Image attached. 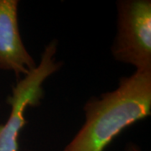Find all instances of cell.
Here are the masks:
<instances>
[{"label": "cell", "mask_w": 151, "mask_h": 151, "mask_svg": "<svg viewBox=\"0 0 151 151\" xmlns=\"http://www.w3.org/2000/svg\"><path fill=\"white\" fill-rule=\"evenodd\" d=\"M86 121L63 151H104L126 128L150 116L151 70H136L84 106Z\"/></svg>", "instance_id": "obj_1"}, {"label": "cell", "mask_w": 151, "mask_h": 151, "mask_svg": "<svg viewBox=\"0 0 151 151\" xmlns=\"http://www.w3.org/2000/svg\"><path fill=\"white\" fill-rule=\"evenodd\" d=\"M125 151H142L141 149L134 143L129 142L125 146Z\"/></svg>", "instance_id": "obj_5"}, {"label": "cell", "mask_w": 151, "mask_h": 151, "mask_svg": "<svg viewBox=\"0 0 151 151\" xmlns=\"http://www.w3.org/2000/svg\"><path fill=\"white\" fill-rule=\"evenodd\" d=\"M56 50L57 42L52 40L45 47L40 64L13 86L12 95L7 100L11 106L9 118L5 124H0V151H18L19 136L27 124L24 115L25 109L40 104L44 81L62 65L55 60Z\"/></svg>", "instance_id": "obj_3"}, {"label": "cell", "mask_w": 151, "mask_h": 151, "mask_svg": "<svg viewBox=\"0 0 151 151\" xmlns=\"http://www.w3.org/2000/svg\"><path fill=\"white\" fill-rule=\"evenodd\" d=\"M18 8V0H0V69L13 71L17 77L37 66L22 41Z\"/></svg>", "instance_id": "obj_4"}, {"label": "cell", "mask_w": 151, "mask_h": 151, "mask_svg": "<svg viewBox=\"0 0 151 151\" xmlns=\"http://www.w3.org/2000/svg\"><path fill=\"white\" fill-rule=\"evenodd\" d=\"M118 31L111 49L114 60L136 70H151V1L117 2Z\"/></svg>", "instance_id": "obj_2"}]
</instances>
